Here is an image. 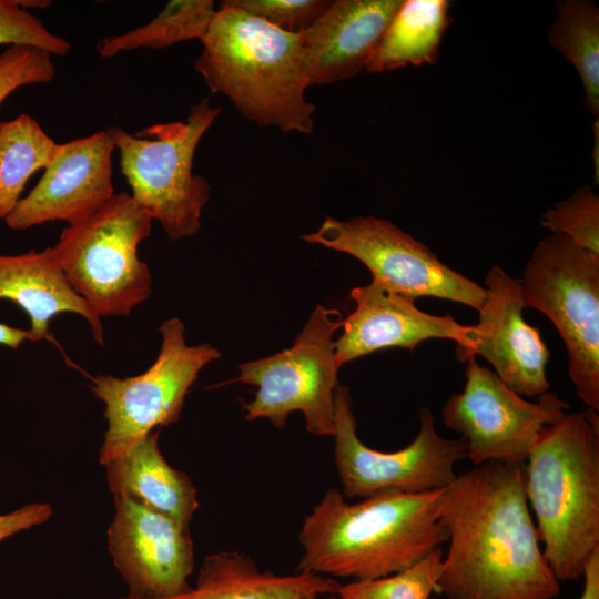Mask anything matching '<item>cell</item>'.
Instances as JSON below:
<instances>
[{
    "instance_id": "obj_20",
    "label": "cell",
    "mask_w": 599,
    "mask_h": 599,
    "mask_svg": "<svg viewBox=\"0 0 599 599\" xmlns=\"http://www.w3.org/2000/svg\"><path fill=\"white\" fill-rule=\"evenodd\" d=\"M339 582L313 572L276 575L261 571L240 551H220L205 557L195 586L166 599H302L336 595Z\"/></svg>"
},
{
    "instance_id": "obj_33",
    "label": "cell",
    "mask_w": 599,
    "mask_h": 599,
    "mask_svg": "<svg viewBox=\"0 0 599 599\" xmlns=\"http://www.w3.org/2000/svg\"><path fill=\"white\" fill-rule=\"evenodd\" d=\"M18 6L27 11L29 9H42L50 6L51 1L48 0H16Z\"/></svg>"
},
{
    "instance_id": "obj_19",
    "label": "cell",
    "mask_w": 599,
    "mask_h": 599,
    "mask_svg": "<svg viewBox=\"0 0 599 599\" xmlns=\"http://www.w3.org/2000/svg\"><path fill=\"white\" fill-rule=\"evenodd\" d=\"M158 439L159 432H151L105 465L110 490L189 526L199 507L196 488L185 473L167 464Z\"/></svg>"
},
{
    "instance_id": "obj_34",
    "label": "cell",
    "mask_w": 599,
    "mask_h": 599,
    "mask_svg": "<svg viewBox=\"0 0 599 599\" xmlns=\"http://www.w3.org/2000/svg\"><path fill=\"white\" fill-rule=\"evenodd\" d=\"M302 599H318L316 596H307V597H304Z\"/></svg>"
},
{
    "instance_id": "obj_18",
    "label": "cell",
    "mask_w": 599,
    "mask_h": 599,
    "mask_svg": "<svg viewBox=\"0 0 599 599\" xmlns=\"http://www.w3.org/2000/svg\"><path fill=\"white\" fill-rule=\"evenodd\" d=\"M0 300L21 307L30 319L29 341L49 337L51 319L75 313L90 325L95 342L104 344L101 318L69 284L51 247L18 255H0Z\"/></svg>"
},
{
    "instance_id": "obj_24",
    "label": "cell",
    "mask_w": 599,
    "mask_h": 599,
    "mask_svg": "<svg viewBox=\"0 0 599 599\" xmlns=\"http://www.w3.org/2000/svg\"><path fill=\"white\" fill-rule=\"evenodd\" d=\"M215 11L212 0H171L146 24L100 40L97 52L106 59L141 48L164 49L193 39L201 41Z\"/></svg>"
},
{
    "instance_id": "obj_12",
    "label": "cell",
    "mask_w": 599,
    "mask_h": 599,
    "mask_svg": "<svg viewBox=\"0 0 599 599\" xmlns=\"http://www.w3.org/2000/svg\"><path fill=\"white\" fill-rule=\"evenodd\" d=\"M466 362L463 392L441 408L445 426L460 434L474 466L526 463L540 432L565 416L569 404L551 390L528 400L476 357Z\"/></svg>"
},
{
    "instance_id": "obj_29",
    "label": "cell",
    "mask_w": 599,
    "mask_h": 599,
    "mask_svg": "<svg viewBox=\"0 0 599 599\" xmlns=\"http://www.w3.org/2000/svg\"><path fill=\"white\" fill-rule=\"evenodd\" d=\"M238 9L287 32L305 31L326 10L325 0H230Z\"/></svg>"
},
{
    "instance_id": "obj_16",
    "label": "cell",
    "mask_w": 599,
    "mask_h": 599,
    "mask_svg": "<svg viewBox=\"0 0 599 599\" xmlns=\"http://www.w3.org/2000/svg\"><path fill=\"white\" fill-rule=\"evenodd\" d=\"M354 311L342 319L343 332L335 341V359L342 365L388 347L414 351L430 338L457 343V349L470 348L473 325L458 323L450 314L433 315L420 311L415 300L372 282L352 288Z\"/></svg>"
},
{
    "instance_id": "obj_28",
    "label": "cell",
    "mask_w": 599,
    "mask_h": 599,
    "mask_svg": "<svg viewBox=\"0 0 599 599\" xmlns=\"http://www.w3.org/2000/svg\"><path fill=\"white\" fill-rule=\"evenodd\" d=\"M55 77L52 55L30 45H9L0 53V105L17 89L48 83Z\"/></svg>"
},
{
    "instance_id": "obj_4",
    "label": "cell",
    "mask_w": 599,
    "mask_h": 599,
    "mask_svg": "<svg viewBox=\"0 0 599 599\" xmlns=\"http://www.w3.org/2000/svg\"><path fill=\"white\" fill-rule=\"evenodd\" d=\"M525 488L542 554L559 582L583 576L599 549V416L567 413L539 434Z\"/></svg>"
},
{
    "instance_id": "obj_21",
    "label": "cell",
    "mask_w": 599,
    "mask_h": 599,
    "mask_svg": "<svg viewBox=\"0 0 599 599\" xmlns=\"http://www.w3.org/2000/svg\"><path fill=\"white\" fill-rule=\"evenodd\" d=\"M447 0H403L366 65L368 72L434 64L451 23Z\"/></svg>"
},
{
    "instance_id": "obj_8",
    "label": "cell",
    "mask_w": 599,
    "mask_h": 599,
    "mask_svg": "<svg viewBox=\"0 0 599 599\" xmlns=\"http://www.w3.org/2000/svg\"><path fill=\"white\" fill-rule=\"evenodd\" d=\"M342 319L337 309L317 305L292 347L238 365L232 382L257 387L254 398L243 405L246 420L267 418L283 428L287 416L298 410L307 432L333 436L339 369L333 336Z\"/></svg>"
},
{
    "instance_id": "obj_35",
    "label": "cell",
    "mask_w": 599,
    "mask_h": 599,
    "mask_svg": "<svg viewBox=\"0 0 599 599\" xmlns=\"http://www.w3.org/2000/svg\"><path fill=\"white\" fill-rule=\"evenodd\" d=\"M329 599H336V598H335V597H332V598H329Z\"/></svg>"
},
{
    "instance_id": "obj_5",
    "label": "cell",
    "mask_w": 599,
    "mask_h": 599,
    "mask_svg": "<svg viewBox=\"0 0 599 599\" xmlns=\"http://www.w3.org/2000/svg\"><path fill=\"white\" fill-rule=\"evenodd\" d=\"M220 113L221 108L204 98L191 106L184 121L154 124L136 134L116 126L106 129L119 151L131 197L160 222L171 240L193 236L201 227L211 186L193 173V161Z\"/></svg>"
},
{
    "instance_id": "obj_17",
    "label": "cell",
    "mask_w": 599,
    "mask_h": 599,
    "mask_svg": "<svg viewBox=\"0 0 599 599\" xmlns=\"http://www.w3.org/2000/svg\"><path fill=\"white\" fill-rule=\"evenodd\" d=\"M403 0H336L302 34L309 85L366 68Z\"/></svg>"
},
{
    "instance_id": "obj_27",
    "label": "cell",
    "mask_w": 599,
    "mask_h": 599,
    "mask_svg": "<svg viewBox=\"0 0 599 599\" xmlns=\"http://www.w3.org/2000/svg\"><path fill=\"white\" fill-rule=\"evenodd\" d=\"M0 44L35 47L51 55H65L71 50L67 39L51 32L16 0H0Z\"/></svg>"
},
{
    "instance_id": "obj_7",
    "label": "cell",
    "mask_w": 599,
    "mask_h": 599,
    "mask_svg": "<svg viewBox=\"0 0 599 599\" xmlns=\"http://www.w3.org/2000/svg\"><path fill=\"white\" fill-rule=\"evenodd\" d=\"M526 307L557 328L568 373L588 409L599 412V256L565 236L541 238L519 278Z\"/></svg>"
},
{
    "instance_id": "obj_15",
    "label": "cell",
    "mask_w": 599,
    "mask_h": 599,
    "mask_svg": "<svg viewBox=\"0 0 599 599\" xmlns=\"http://www.w3.org/2000/svg\"><path fill=\"white\" fill-rule=\"evenodd\" d=\"M114 150L106 130L62 143L35 186L4 219L7 226L21 231L52 221L75 225L88 220L115 194Z\"/></svg>"
},
{
    "instance_id": "obj_3",
    "label": "cell",
    "mask_w": 599,
    "mask_h": 599,
    "mask_svg": "<svg viewBox=\"0 0 599 599\" xmlns=\"http://www.w3.org/2000/svg\"><path fill=\"white\" fill-rule=\"evenodd\" d=\"M201 43L194 69L212 93L227 97L258 126L312 133L315 106L305 98L309 82L301 32L276 28L226 0Z\"/></svg>"
},
{
    "instance_id": "obj_31",
    "label": "cell",
    "mask_w": 599,
    "mask_h": 599,
    "mask_svg": "<svg viewBox=\"0 0 599 599\" xmlns=\"http://www.w3.org/2000/svg\"><path fill=\"white\" fill-rule=\"evenodd\" d=\"M582 577L585 583L579 599H599V549L591 555Z\"/></svg>"
},
{
    "instance_id": "obj_2",
    "label": "cell",
    "mask_w": 599,
    "mask_h": 599,
    "mask_svg": "<svg viewBox=\"0 0 599 599\" xmlns=\"http://www.w3.org/2000/svg\"><path fill=\"white\" fill-rule=\"evenodd\" d=\"M444 490L384 491L348 502L328 489L303 520L297 571L366 580L409 568L447 542L439 521Z\"/></svg>"
},
{
    "instance_id": "obj_32",
    "label": "cell",
    "mask_w": 599,
    "mask_h": 599,
    "mask_svg": "<svg viewBox=\"0 0 599 599\" xmlns=\"http://www.w3.org/2000/svg\"><path fill=\"white\" fill-rule=\"evenodd\" d=\"M27 339H29L28 331L0 323V345L18 349Z\"/></svg>"
},
{
    "instance_id": "obj_11",
    "label": "cell",
    "mask_w": 599,
    "mask_h": 599,
    "mask_svg": "<svg viewBox=\"0 0 599 599\" xmlns=\"http://www.w3.org/2000/svg\"><path fill=\"white\" fill-rule=\"evenodd\" d=\"M301 238L357 258L369 270L373 281L413 300L436 297L476 311L486 300L485 287L450 268L425 244L384 219L355 216L339 221L326 216L315 232Z\"/></svg>"
},
{
    "instance_id": "obj_14",
    "label": "cell",
    "mask_w": 599,
    "mask_h": 599,
    "mask_svg": "<svg viewBox=\"0 0 599 599\" xmlns=\"http://www.w3.org/2000/svg\"><path fill=\"white\" fill-rule=\"evenodd\" d=\"M486 300L473 325V342L457 349L460 362L480 356L515 393L531 398L550 390L546 367L550 353L538 328L525 321L519 278L493 266L485 277Z\"/></svg>"
},
{
    "instance_id": "obj_13",
    "label": "cell",
    "mask_w": 599,
    "mask_h": 599,
    "mask_svg": "<svg viewBox=\"0 0 599 599\" xmlns=\"http://www.w3.org/2000/svg\"><path fill=\"white\" fill-rule=\"evenodd\" d=\"M109 550L124 578V599H166L187 592L194 567L189 526L125 497H114Z\"/></svg>"
},
{
    "instance_id": "obj_6",
    "label": "cell",
    "mask_w": 599,
    "mask_h": 599,
    "mask_svg": "<svg viewBox=\"0 0 599 599\" xmlns=\"http://www.w3.org/2000/svg\"><path fill=\"white\" fill-rule=\"evenodd\" d=\"M152 221L130 193H115L88 220L65 227L51 247L73 291L100 318L128 316L149 298L152 276L138 248Z\"/></svg>"
},
{
    "instance_id": "obj_10",
    "label": "cell",
    "mask_w": 599,
    "mask_h": 599,
    "mask_svg": "<svg viewBox=\"0 0 599 599\" xmlns=\"http://www.w3.org/2000/svg\"><path fill=\"white\" fill-rule=\"evenodd\" d=\"M334 461L345 498H367L384 491L423 494L448 487L455 466L467 458L465 440L439 435L428 407L419 410V430L413 441L395 451L366 446L357 435L349 389L334 395Z\"/></svg>"
},
{
    "instance_id": "obj_22",
    "label": "cell",
    "mask_w": 599,
    "mask_h": 599,
    "mask_svg": "<svg viewBox=\"0 0 599 599\" xmlns=\"http://www.w3.org/2000/svg\"><path fill=\"white\" fill-rule=\"evenodd\" d=\"M57 143L30 115L0 122V219L16 207L28 180L59 155Z\"/></svg>"
},
{
    "instance_id": "obj_9",
    "label": "cell",
    "mask_w": 599,
    "mask_h": 599,
    "mask_svg": "<svg viewBox=\"0 0 599 599\" xmlns=\"http://www.w3.org/2000/svg\"><path fill=\"white\" fill-rule=\"evenodd\" d=\"M159 331V355L142 374L124 378L89 376L93 394L105 405L108 429L100 450L103 465L128 451L155 427L177 422L199 373L221 356L209 343L187 345L185 326L179 317L164 321Z\"/></svg>"
},
{
    "instance_id": "obj_26",
    "label": "cell",
    "mask_w": 599,
    "mask_h": 599,
    "mask_svg": "<svg viewBox=\"0 0 599 599\" xmlns=\"http://www.w3.org/2000/svg\"><path fill=\"white\" fill-rule=\"evenodd\" d=\"M540 222L551 234L565 236L599 256V196L589 185L552 204Z\"/></svg>"
},
{
    "instance_id": "obj_1",
    "label": "cell",
    "mask_w": 599,
    "mask_h": 599,
    "mask_svg": "<svg viewBox=\"0 0 599 599\" xmlns=\"http://www.w3.org/2000/svg\"><path fill=\"white\" fill-rule=\"evenodd\" d=\"M447 534L437 592L447 599H555L560 582L540 547L525 488V463L490 461L445 488Z\"/></svg>"
},
{
    "instance_id": "obj_30",
    "label": "cell",
    "mask_w": 599,
    "mask_h": 599,
    "mask_svg": "<svg viewBox=\"0 0 599 599\" xmlns=\"http://www.w3.org/2000/svg\"><path fill=\"white\" fill-rule=\"evenodd\" d=\"M52 515L48 504H31L0 515V541L47 521Z\"/></svg>"
},
{
    "instance_id": "obj_25",
    "label": "cell",
    "mask_w": 599,
    "mask_h": 599,
    "mask_svg": "<svg viewBox=\"0 0 599 599\" xmlns=\"http://www.w3.org/2000/svg\"><path fill=\"white\" fill-rule=\"evenodd\" d=\"M441 547L399 572L339 585L336 599H429L437 592L443 562Z\"/></svg>"
},
{
    "instance_id": "obj_23",
    "label": "cell",
    "mask_w": 599,
    "mask_h": 599,
    "mask_svg": "<svg viewBox=\"0 0 599 599\" xmlns=\"http://www.w3.org/2000/svg\"><path fill=\"white\" fill-rule=\"evenodd\" d=\"M549 44L577 70L585 106L599 115V8L590 0L557 2V14L548 31Z\"/></svg>"
}]
</instances>
